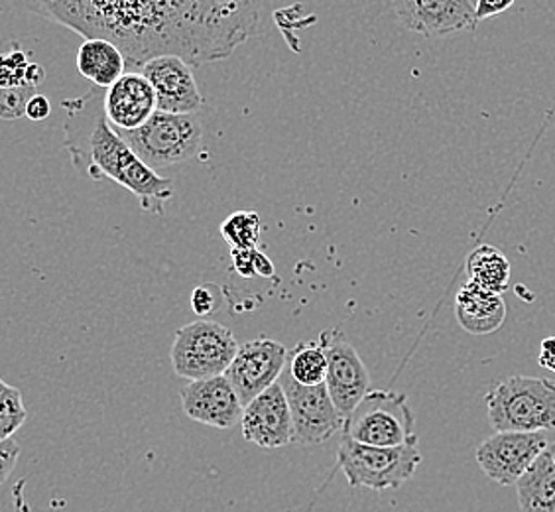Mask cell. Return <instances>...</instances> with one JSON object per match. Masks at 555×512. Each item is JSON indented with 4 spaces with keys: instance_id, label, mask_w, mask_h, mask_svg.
<instances>
[{
    "instance_id": "obj_1",
    "label": "cell",
    "mask_w": 555,
    "mask_h": 512,
    "mask_svg": "<svg viewBox=\"0 0 555 512\" xmlns=\"http://www.w3.org/2000/svg\"><path fill=\"white\" fill-rule=\"evenodd\" d=\"M83 38L115 43L127 67L158 55L190 65L224 60L260 30L264 0H22Z\"/></svg>"
},
{
    "instance_id": "obj_2",
    "label": "cell",
    "mask_w": 555,
    "mask_h": 512,
    "mask_svg": "<svg viewBox=\"0 0 555 512\" xmlns=\"http://www.w3.org/2000/svg\"><path fill=\"white\" fill-rule=\"evenodd\" d=\"M64 146L72 164L91 180H113L139 197L146 214H164L173 197V183L149 168L120 139L105 115V89L93 87L89 93L65 99Z\"/></svg>"
},
{
    "instance_id": "obj_3",
    "label": "cell",
    "mask_w": 555,
    "mask_h": 512,
    "mask_svg": "<svg viewBox=\"0 0 555 512\" xmlns=\"http://www.w3.org/2000/svg\"><path fill=\"white\" fill-rule=\"evenodd\" d=\"M494 432L555 430V381L514 374L492 386L485 396Z\"/></svg>"
},
{
    "instance_id": "obj_4",
    "label": "cell",
    "mask_w": 555,
    "mask_h": 512,
    "mask_svg": "<svg viewBox=\"0 0 555 512\" xmlns=\"http://www.w3.org/2000/svg\"><path fill=\"white\" fill-rule=\"evenodd\" d=\"M416 418L408 396L396 391H369L345 417L343 436L374 448L417 444Z\"/></svg>"
},
{
    "instance_id": "obj_5",
    "label": "cell",
    "mask_w": 555,
    "mask_h": 512,
    "mask_svg": "<svg viewBox=\"0 0 555 512\" xmlns=\"http://www.w3.org/2000/svg\"><path fill=\"white\" fill-rule=\"evenodd\" d=\"M117 132L154 171L192 161L204 139V127L195 115H173L164 111H156L137 130Z\"/></svg>"
},
{
    "instance_id": "obj_6",
    "label": "cell",
    "mask_w": 555,
    "mask_h": 512,
    "mask_svg": "<svg viewBox=\"0 0 555 512\" xmlns=\"http://www.w3.org/2000/svg\"><path fill=\"white\" fill-rule=\"evenodd\" d=\"M337 461L351 487L373 491L398 489L416 473L424 461L417 444L400 448H374L341 436Z\"/></svg>"
},
{
    "instance_id": "obj_7",
    "label": "cell",
    "mask_w": 555,
    "mask_h": 512,
    "mask_svg": "<svg viewBox=\"0 0 555 512\" xmlns=\"http://www.w3.org/2000/svg\"><path fill=\"white\" fill-rule=\"evenodd\" d=\"M236 351L233 331L219 321L197 320L176 331L170 357L178 376L202 381L224 374Z\"/></svg>"
},
{
    "instance_id": "obj_8",
    "label": "cell",
    "mask_w": 555,
    "mask_h": 512,
    "mask_svg": "<svg viewBox=\"0 0 555 512\" xmlns=\"http://www.w3.org/2000/svg\"><path fill=\"white\" fill-rule=\"evenodd\" d=\"M288 398L294 441L301 446H321L343 430L345 418L333 405L332 396L325 383L315 386H304L296 383L288 371H282L278 379Z\"/></svg>"
},
{
    "instance_id": "obj_9",
    "label": "cell",
    "mask_w": 555,
    "mask_h": 512,
    "mask_svg": "<svg viewBox=\"0 0 555 512\" xmlns=\"http://www.w3.org/2000/svg\"><path fill=\"white\" fill-rule=\"evenodd\" d=\"M320 342L327 357L325 386L330 391L333 405L337 406V410L345 418L371 391V374L364 367L361 355L341 330L323 331Z\"/></svg>"
},
{
    "instance_id": "obj_10",
    "label": "cell",
    "mask_w": 555,
    "mask_h": 512,
    "mask_svg": "<svg viewBox=\"0 0 555 512\" xmlns=\"http://www.w3.org/2000/svg\"><path fill=\"white\" fill-rule=\"evenodd\" d=\"M545 432H496L475 451L477 463L499 485H516L545 448Z\"/></svg>"
},
{
    "instance_id": "obj_11",
    "label": "cell",
    "mask_w": 555,
    "mask_h": 512,
    "mask_svg": "<svg viewBox=\"0 0 555 512\" xmlns=\"http://www.w3.org/2000/svg\"><path fill=\"white\" fill-rule=\"evenodd\" d=\"M286 359L288 351L282 343L257 337L238 345L233 363L224 371V379L235 388L241 405L246 406L278 383L286 367Z\"/></svg>"
},
{
    "instance_id": "obj_12",
    "label": "cell",
    "mask_w": 555,
    "mask_h": 512,
    "mask_svg": "<svg viewBox=\"0 0 555 512\" xmlns=\"http://www.w3.org/2000/svg\"><path fill=\"white\" fill-rule=\"evenodd\" d=\"M156 93L158 111L173 115H193L204 105V95L193 75V65L178 55H158L140 67Z\"/></svg>"
},
{
    "instance_id": "obj_13",
    "label": "cell",
    "mask_w": 555,
    "mask_h": 512,
    "mask_svg": "<svg viewBox=\"0 0 555 512\" xmlns=\"http://www.w3.org/2000/svg\"><path fill=\"white\" fill-rule=\"evenodd\" d=\"M392 4L404 28L426 38L473 30L477 24L470 0H392Z\"/></svg>"
},
{
    "instance_id": "obj_14",
    "label": "cell",
    "mask_w": 555,
    "mask_h": 512,
    "mask_svg": "<svg viewBox=\"0 0 555 512\" xmlns=\"http://www.w3.org/2000/svg\"><path fill=\"white\" fill-rule=\"evenodd\" d=\"M241 424L245 439L258 448H286L294 441L288 398L280 383L272 384L245 406Z\"/></svg>"
},
{
    "instance_id": "obj_15",
    "label": "cell",
    "mask_w": 555,
    "mask_h": 512,
    "mask_svg": "<svg viewBox=\"0 0 555 512\" xmlns=\"http://www.w3.org/2000/svg\"><path fill=\"white\" fill-rule=\"evenodd\" d=\"M183 412L205 426L229 430L243 418L245 406L241 405L235 388L221 376H209L202 381H190L180 391Z\"/></svg>"
},
{
    "instance_id": "obj_16",
    "label": "cell",
    "mask_w": 555,
    "mask_h": 512,
    "mask_svg": "<svg viewBox=\"0 0 555 512\" xmlns=\"http://www.w3.org/2000/svg\"><path fill=\"white\" fill-rule=\"evenodd\" d=\"M156 111V93L142 72H127L105 89V115L117 130H137Z\"/></svg>"
},
{
    "instance_id": "obj_17",
    "label": "cell",
    "mask_w": 555,
    "mask_h": 512,
    "mask_svg": "<svg viewBox=\"0 0 555 512\" xmlns=\"http://www.w3.org/2000/svg\"><path fill=\"white\" fill-rule=\"evenodd\" d=\"M455 316L470 335H489L501 330L506 320V304L501 294H492L467 282L457 292Z\"/></svg>"
},
{
    "instance_id": "obj_18",
    "label": "cell",
    "mask_w": 555,
    "mask_h": 512,
    "mask_svg": "<svg viewBox=\"0 0 555 512\" xmlns=\"http://www.w3.org/2000/svg\"><path fill=\"white\" fill-rule=\"evenodd\" d=\"M516 495L522 512H555V441L516 481Z\"/></svg>"
},
{
    "instance_id": "obj_19",
    "label": "cell",
    "mask_w": 555,
    "mask_h": 512,
    "mask_svg": "<svg viewBox=\"0 0 555 512\" xmlns=\"http://www.w3.org/2000/svg\"><path fill=\"white\" fill-rule=\"evenodd\" d=\"M77 69L95 87L115 86L127 69V60L117 46L103 38H87L77 52Z\"/></svg>"
},
{
    "instance_id": "obj_20",
    "label": "cell",
    "mask_w": 555,
    "mask_h": 512,
    "mask_svg": "<svg viewBox=\"0 0 555 512\" xmlns=\"http://www.w3.org/2000/svg\"><path fill=\"white\" fill-rule=\"evenodd\" d=\"M467 274L470 284L492 294L502 296L511 286V263L496 246H477L467 256Z\"/></svg>"
},
{
    "instance_id": "obj_21",
    "label": "cell",
    "mask_w": 555,
    "mask_h": 512,
    "mask_svg": "<svg viewBox=\"0 0 555 512\" xmlns=\"http://www.w3.org/2000/svg\"><path fill=\"white\" fill-rule=\"evenodd\" d=\"M289 355L288 373L296 383L304 386H315L325 383L327 373V357L325 349L318 342H301Z\"/></svg>"
},
{
    "instance_id": "obj_22",
    "label": "cell",
    "mask_w": 555,
    "mask_h": 512,
    "mask_svg": "<svg viewBox=\"0 0 555 512\" xmlns=\"http://www.w3.org/2000/svg\"><path fill=\"white\" fill-rule=\"evenodd\" d=\"M46 77L40 64H30L22 50L0 54V87H33L38 89Z\"/></svg>"
},
{
    "instance_id": "obj_23",
    "label": "cell",
    "mask_w": 555,
    "mask_h": 512,
    "mask_svg": "<svg viewBox=\"0 0 555 512\" xmlns=\"http://www.w3.org/2000/svg\"><path fill=\"white\" fill-rule=\"evenodd\" d=\"M262 219L257 212H236L221 225V235L231 248H257Z\"/></svg>"
},
{
    "instance_id": "obj_24",
    "label": "cell",
    "mask_w": 555,
    "mask_h": 512,
    "mask_svg": "<svg viewBox=\"0 0 555 512\" xmlns=\"http://www.w3.org/2000/svg\"><path fill=\"white\" fill-rule=\"evenodd\" d=\"M22 393L0 379V439H11L26 422Z\"/></svg>"
},
{
    "instance_id": "obj_25",
    "label": "cell",
    "mask_w": 555,
    "mask_h": 512,
    "mask_svg": "<svg viewBox=\"0 0 555 512\" xmlns=\"http://www.w3.org/2000/svg\"><path fill=\"white\" fill-rule=\"evenodd\" d=\"M34 95L36 89L33 87H0V118H21Z\"/></svg>"
},
{
    "instance_id": "obj_26",
    "label": "cell",
    "mask_w": 555,
    "mask_h": 512,
    "mask_svg": "<svg viewBox=\"0 0 555 512\" xmlns=\"http://www.w3.org/2000/svg\"><path fill=\"white\" fill-rule=\"evenodd\" d=\"M221 299H223V292L219 286L215 284H202L197 289L193 290L192 294V310L199 316L205 318L209 313L219 310L221 306Z\"/></svg>"
},
{
    "instance_id": "obj_27",
    "label": "cell",
    "mask_w": 555,
    "mask_h": 512,
    "mask_svg": "<svg viewBox=\"0 0 555 512\" xmlns=\"http://www.w3.org/2000/svg\"><path fill=\"white\" fill-rule=\"evenodd\" d=\"M18 456H21V446L14 439H0V485H4V481L11 477Z\"/></svg>"
},
{
    "instance_id": "obj_28",
    "label": "cell",
    "mask_w": 555,
    "mask_h": 512,
    "mask_svg": "<svg viewBox=\"0 0 555 512\" xmlns=\"http://www.w3.org/2000/svg\"><path fill=\"white\" fill-rule=\"evenodd\" d=\"M233 255V267L241 277L255 278V260H257V248H231Z\"/></svg>"
},
{
    "instance_id": "obj_29",
    "label": "cell",
    "mask_w": 555,
    "mask_h": 512,
    "mask_svg": "<svg viewBox=\"0 0 555 512\" xmlns=\"http://www.w3.org/2000/svg\"><path fill=\"white\" fill-rule=\"evenodd\" d=\"M516 0H477L475 2V18L477 22L487 21L496 14L508 11Z\"/></svg>"
},
{
    "instance_id": "obj_30",
    "label": "cell",
    "mask_w": 555,
    "mask_h": 512,
    "mask_svg": "<svg viewBox=\"0 0 555 512\" xmlns=\"http://www.w3.org/2000/svg\"><path fill=\"white\" fill-rule=\"evenodd\" d=\"M50 113H52V105H50L48 97L36 93V95L28 101L24 115L36 123V120H46V118L50 117Z\"/></svg>"
},
{
    "instance_id": "obj_31",
    "label": "cell",
    "mask_w": 555,
    "mask_h": 512,
    "mask_svg": "<svg viewBox=\"0 0 555 512\" xmlns=\"http://www.w3.org/2000/svg\"><path fill=\"white\" fill-rule=\"evenodd\" d=\"M538 363L545 371L555 373V335L545 337L542 345H540V355H538Z\"/></svg>"
},
{
    "instance_id": "obj_32",
    "label": "cell",
    "mask_w": 555,
    "mask_h": 512,
    "mask_svg": "<svg viewBox=\"0 0 555 512\" xmlns=\"http://www.w3.org/2000/svg\"><path fill=\"white\" fill-rule=\"evenodd\" d=\"M255 270H257V277L272 278L274 277V265L270 263V258L267 255H262L260 251H257V260H255Z\"/></svg>"
},
{
    "instance_id": "obj_33",
    "label": "cell",
    "mask_w": 555,
    "mask_h": 512,
    "mask_svg": "<svg viewBox=\"0 0 555 512\" xmlns=\"http://www.w3.org/2000/svg\"><path fill=\"white\" fill-rule=\"evenodd\" d=\"M470 2H473V4H475V2H477V0H470Z\"/></svg>"
}]
</instances>
